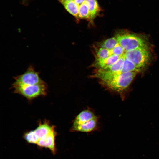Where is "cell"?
<instances>
[{"mask_svg":"<svg viewBox=\"0 0 159 159\" xmlns=\"http://www.w3.org/2000/svg\"><path fill=\"white\" fill-rule=\"evenodd\" d=\"M111 52L112 55H115L120 56L123 55L125 52L122 47L119 44L111 49Z\"/></svg>","mask_w":159,"mask_h":159,"instance_id":"obj_16","label":"cell"},{"mask_svg":"<svg viewBox=\"0 0 159 159\" xmlns=\"http://www.w3.org/2000/svg\"><path fill=\"white\" fill-rule=\"evenodd\" d=\"M140 69L138 68L133 63L125 57L121 72H138Z\"/></svg>","mask_w":159,"mask_h":159,"instance_id":"obj_12","label":"cell"},{"mask_svg":"<svg viewBox=\"0 0 159 159\" xmlns=\"http://www.w3.org/2000/svg\"><path fill=\"white\" fill-rule=\"evenodd\" d=\"M121 56L112 54L105 59H96L93 65L97 69H105L113 65Z\"/></svg>","mask_w":159,"mask_h":159,"instance_id":"obj_9","label":"cell"},{"mask_svg":"<svg viewBox=\"0 0 159 159\" xmlns=\"http://www.w3.org/2000/svg\"><path fill=\"white\" fill-rule=\"evenodd\" d=\"M137 73L136 72H121L116 74L111 79L101 83L109 89L120 92L129 86Z\"/></svg>","mask_w":159,"mask_h":159,"instance_id":"obj_2","label":"cell"},{"mask_svg":"<svg viewBox=\"0 0 159 159\" xmlns=\"http://www.w3.org/2000/svg\"><path fill=\"white\" fill-rule=\"evenodd\" d=\"M54 127V126L50 125L49 121L45 120L42 123L39 122L37 127L31 131L37 143L40 139L47 135Z\"/></svg>","mask_w":159,"mask_h":159,"instance_id":"obj_8","label":"cell"},{"mask_svg":"<svg viewBox=\"0 0 159 159\" xmlns=\"http://www.w3.org/2000/svg\"></svg>","mask_w":159,"mask_h":159,"instance_id":"obj_20","label":"cell"},{"mask_svg":"<svg viewBox=\"0 0 159 159\" xmlns=\"http://www.w3.org/2000/svg\"><path fill=\"white\" fill-rule=\"evenodd\" d=\"M88 4L89 13V20L92 23L95 18L98 15L101 9L97 0H85Z\"/></svg>","mask_w":159,"mask_h":159,"instance_id":"obj_10","label":"cell"},{"mask_svg":"<svg viewBox=\"0 0 159 159\" xmlns=\"http://www.w3.org/2000/svg\"><path fill=\"white\" fill-rule=\"evenodd\" d=\"M118 44L116 37H114L106 40L100 44V46L101 48L111 50Z\"/></svg>","mask_w":159,"mask_h":159,"instance_id":"obj_14","label":"cell"},{"mask_svg":"<svg viewBox=\"0 0 159 159\" xmlns=\"http://www.w3.org/2000/svg\"><path fill=\"white\" fill-rule=\"evenodd\" d=\"M39 74V72L35 71L33 66L30 65L23 74L14 77L15 81L12 84V87L45 83L40 77Z\"/></svg>","mask_w":159,"mask_h":159,"instance_id":"obj_4","label":"cell"},{"mask_svg":"<svg viewBox=\"0 0 159 159\" xmlns=\"http://www.w3.org/2000/svg\"><path fill=\"white\" fill-rule=\"evenodd\" d=\"M57 0L62 4L66 11L69 13L76 18H78L79 6L73 1Z\"/></svg>","mask_w":159,"mask_h":159,"instance_id":"obj_11","label":"cell"},{"mask_svg":"<svg viewBox=\"0 0 159 159\" xmlns=\"http://www.w3.org/2000/svg\"><path fill=\"white\" fill-rule=\"evenodd\" d=\"M97 122V117L92 112L88 110H84L75 118L71 131L90 132L96 128Z\"/></svg>","mask_w":159,"mask_h":159,"instance_id":"obj_1","label":"cell"},{"mask_svg":"<svg viewBox=\"0 0 159 159\" xmlns=\"http://www.w3.org/2000/svg\"><path fill=\"white\" fill-rule=\"evenodd\" d=\"M26 0H23V2H25L26 1Z\"/></svg>","mask_w":159,"mask_h":159,"instance_id":"obj_18","label":"cell"},{"mask_svg":"<svg viewBox=\"0 0 159 159\" xmlns=\"http://www.w3.org/2000/svg\"><path fill=\"white\" fill-rule=\"evenodd\" d=\"M78 18L89 19V7L85 1L79 6Z\"/></svg>","mask_w":159,"mask_h":159,"instance_id":"obj_13","label":"cell"},{"mask_svg":"<svg viewBox=\"0 0 159 159\" xmlns=\"http://www.w3.org/2000/svg\"><path fill=\"white\" fill-rule=\"evenodd\" d=\"M66 0V1H73V0Z\"/></svg>","mask_w":159,"mask_h":159,"instance_id":"obj_19","label":"cell"},{"mask_svg":"<svg viewBox=\"0 0 159 159\" xmlns=\"http://www.w3.org/2000/svg\"><path fill=\"white\" fill-rule=\"evenodd\" d=\"M124 55L140 69L148 63L150 58V53L147 48L126 51Z\"/></svg>","mask_w":159,"mask_h":159,"instance_id":"obj_6","label":"cell"},{"mask_svg":"<svg viewBox=\"0 0 159 159\" xmlns=\"http://www.w3.org/2000/svg\"><path fill=\"white\" fill-rule=\"evenodd\" d=\"M12 87L14 89V93L21 95L29 100L39 96H44L47 94V88L45 83Z\"/></svg>","mask_w":159,"mask_h":159,"instance_id":"obj_5","label":"cell"},{"mask_svg":"<svg viewBox=\"0 0 159 159\" xmlns=\"http://www.w3.org/2000/svg\"><path fill=\"white\" fill-rule=\"evenodd\" d=\"M85 0H73V1L79 6L82 4Z\"/></svg>","mask_w":159,"mask_h":159,"instance_id":"obj_17","label":"cell"},{"mask_svg":"<svg viewBox=\"0 0 159 159\" xmlns=\"http://www.w3.org/2000/svg\"><path fill=\"white\" fill-rule=\"evenodd\" d=\"M112 55L111 50L100 48L97 51L96 59H105Z\"/></svg>","mask_w":159,"mask_h":159,"instance_id":"obj_15","label":"cell"},{"mask_svg":"<svg viewBox=\"0 0 159 159\" xmlns=\"http://www.w3.org/2000/svg\"><path fill=\"white\" fill-rule=\"evenodd\" d=\"M116 38L118 43L125 52L147 48L146 42L143 38L133 34L117 35Z\"/></svg>","mask_w":159,"mask_h":159,"instance_id":"obj_3","label":"cell"},{"mask_svg":"<svg viewBox=\"0 0 159 159\" xmlns=\"http://www.w3.org/2000/svg\"><path fill=\"white\" fill-rule=\"evenodd\" d=\"M56 135L54 127L47 135L40 139L36 145L40 148L49 149L53 154H55L57 150L55 142Z\"/></svg>","mask_w":159,"mask_h":159,"instance_id":"obj_7","label":"cell"}]
</instances>
